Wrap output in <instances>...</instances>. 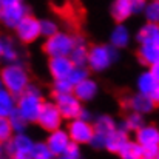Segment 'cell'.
I'll use <instances>...</instances> for the list:
<instances>
[{"instance_id":"6da1fadb","label":"cell","mask_w":159,"mask_h":159,"mask_svg":"<svg viewBox=\"0 0 159 159\" xmlns=\"http://www.w3.org/2000/svg\"><path fill=\"white\" fill-rule=\"evenodd\" d=\"M139 57L142 62L152 65L159 60V25L147 23L138 33Z\"/></svg>"},{"instance_id":"7a4b0ae2","label":"cell","mask_w":159,"mask_h":159,"mask_svg":"<svg viewBox=\"0 0 159 159\" xmlns=\"http://www.w3.org/2000/svg\"><path fill=\"white\" fill-rule=\"evenodd\" d=\"M0 79L3 82V87L14 96H20L30 87V77H28L26 70L23 68V65L16 63V62L8 63L2 70Z\"/></svg>"},{"instance_id":"3957f363","label":"cell","mask_w":159,"mask_h":159,"mask_svg":"<svg viewBox=\"0 0 159 159\" xmlns=\"http://www.w3.org/2000/svg\"><path fill=\"white\" fill-rule=\"evenodd\" d=\"M42 96L39 93V90L36 87H28L17 99V111L20 113V116L26 120V122H34L39 119L40 110L43 107Z\"/></svg>"},{"instance_id":"277c9868","label":"cell","mask_w":159,"mask_h":159,"mask_svg":"<svg viewBox=\"0 0 159 159\" xmlns=\"http://www.w3.org/2000/svg\"><path fill=\"white\" fill-rule=\"evenodd\" d=\"M28 16L23 0H0V22L8 28H16Z\"/></svg>"},{"instance_id":"5b68a950","label":"cell","mask_w":159,"mask_h":159,"mask_svg":"<svg viewBox=\"0 0 159 159\" xmlns=\"http://www.w3.org/2000/svg\"><path fill=\"white\" fill-rule=\"evenodd\" d=\"M117 59L116 48L113 45H96L88 51V65L94 71H104Z\"/></svg>"},{"instance_id":"8992f818","label":"cell","mask_w":159,"mask_h":159,"mask_svg":"<svg viewBox=\"0 0 159 159\" xmlns=\"http://www.w3.org/2000/svg\"><path fill=\"white\" fill-rule=\"evenodd\" d=\"M136 141L144 148V156H156L159 153V128L153 125H144L136 133Z\"/></svg>"},{"instance_id":"52a82bcc","label":"cell","mask_w":159,"mask_h":159,"mask_svg":"<svg viewBox=\"0 0 159 159\" xmlns=\"http://www.w3.org/2000/svg\"><path fill=\"white\" fill-rule=\"evenodd\" d=\"M74 47V39L65 33H57L51 37H48L45 43V51L51 57H60V56H70Z\"/></svg>"},{"instance_id":"ba28073f","label":"cell","mask_w":159,"mask_h":159,"mask_svg":"<svg viewBox=\"0 0 159 159\" xmlns=\"http://www.w3.org/2000/svg\"><path fill=\"white\" fill-rule=\"evenodd\" d=\"M68 134L74 144H90L94 134V127L84 119H73L68 125Z\"/></svg>"},{"instance_id":"9c48e42d","label":"cell","mask_w":159,"mask_h":159,"mask_svg":"<svg viewBox=\"0 0 159 159\" xmlns=\"http://www.w3.org/2000/svg\"><path fill=\"white\" fill-rule=\"evenodd\" d=\"M116 124L110 116H101L96 119L94 122V134L90 144H93V147L96 148H104L107 144V138L116 130Z\"/></svg>"},{"instance_id":"30bf717a","label":"cell","mask_w":159,"mask_h":159,"mask_svg":"<svg viewBox=\"0 0 159 159\" xmlns=\"http://www.w3.org/2000/svg\"><path fill=\"white\" fill-rule=\"evenodd\" d=\"M16 33L22 42H25V43L34 42L42 34L40 33V22L37 19H34L33 16H25L19 22V25L16 26Z\"/></svg>"},{"instance_id":"8fae6325","label":"cell","mask_w":159,"mask_h":159,"mask_svg":"<svg viewBox=\"0 0 159 159\" xmlns=\"http://www.w3.org/2000/svg\"><path fill=\"white\" fill-rule=\"evenodd\" d=\"M56 105L60 110V114L62 117L65 119H77L82 113V105H80V101L74 96V93L71 94H60V96H56Z\"/></svg>"},{"instance_id":"7c38bea8","label":"cell","mask_w":159,"mask_h":159,"mask_svg":"<svg viewBox=\"0 0 159 159\" xmlns=\"http://www.w3.org/2000/svg\"><path fill=\"white\" fill-rule=\"evenodd\" d=\"M37 122H39L45 130H48L50 133L54 131V130H59L60 122H62L60 110H59L57 105L53 104V102H45L43 107H42V110H40V114H39Z\"/></svg>"},{"instance_id":"4fadbf2b","label":"cell","mask_w":159,"mask_h":159,"mask_svg":"<svg viewBox=\"0 0 159 159\" xmlns=\"http://www.w3.org/2000/svg\"><path fill=\"white\" fill-rule=\"evenodd\" d=\"M12 145V159H33L34 142L25 133H19L11 139Z\"/></svg>"},{"instance_id":"5bb4252c","label":"cell","mask_w":159,"mask_h":159,"mask_svg":"<svg viewBox=\"0 0 159 159\" xmlns=\"http://www.w3.org/2000/svg\"><path fill=\"white\" fill-rule=\"evenodd\" d=\"M74 68L73 60L68 56H60V57H51L50 60V73L56 80L68 79L71 71Z\"/></svg>"},{"instance_id":"9a60e30c","label":"cell","mask_w":159,"mask_h":159,"mask_svg":"<svg viewBox=\"0 0 159 159\" xmlns=\"http://www.w3.org/2000/svg\"><path fill=\"white\" fill-rule=\"evenodd\" d=\"M71 144H73V141H71L68 131H63V130H54L50 133V136L47 139V145L54 156H59L60 153H63Z\"/></svg>"},{"instance_id":"2e32d148","label":"cell","mask_w":159,"mask_h":159,"mask_svg":"<svg viewBox=\"0 0 159 159\" xmlns=\"http://www.w3.org/2000/svg\"><path fill=\"white\" fill-rule=\"evenodd\" d=\"M155 105L156 104L152 101V98L148 94H142V93H138V94L125 99V107H128L130 110H133L134 113H139V114L150 113L155 108Z\"/></svg>"},{"instance_id":"e0dca14e","label":"cell","mask_w":159,"mask_h":159,"mask_svg":"<svg viewBox=\"0 0 159 159\" xmlns=\"http://www.w3.org/2000/svg\"><path fill=\"white\" fill-rule=\"evenodd\" d=\"M73 93H74V96L79 101H91L96 96V93H98V85H96L94 80L87 77L85 80H82L77 85H74Z\"/></svg>"},{"instance_id":"ac0fdd59","label":"cell","mask_w":159,"mask_h":159,"mask_svg":"<svg viewBox=\"0 0 159 159\" xmlns=\"http://www.w3.org/2000/svg\"><path fill=\"white\" fill-rule=\"evenodd\" d=\"M128 142V138H127V131L120 127V128H116L108 138H107V144L105 148L113 152V153H119L120 148Z\"/></svg>"},{"instance_id":"d6986e66","label":"cell","mask_w":159,"mask_h":159,"mask_svg":"<svg viewBox=\"0 0 159 159\" xmlns=\"http://www.w3.org/2000/svg\"><path fill=\"white\" fill-rule=\"evenodd\" d=\"M17 108V102L12 93L6 88L0 90V117H9Z\"/></svg>"},{"instance_id":"ffe728a7","label":"cell","mask_w":159,"mask_h":159,"mask_svg":"<svg viewBox=\"0 0 159 159\" xmlns=\"http://www.w3.org/2000/svg\"><path fill=\"white\" fill-rule=\"evenodd\" d=\"M68 57L73 60L74 65H79V66H84V63L88 62V50L84 39H79V37L74 39V47Z\"/></svg>"},{"instance_id":"44dd1931","label":"cell","mask_w":159,"mask_h":159,"mask_svg":"<svg viewBox=\"0 0 159 159\" xmlns=\"http://www.w3.org/2000/svg\"><path fill=\"white\" fill-rule=\"evenodd\" d=\"M119 155H120L122 159H142L144 155H145V152H144V148L141 147V144H139L138 141H136V142L128 141V142L120 148Z\"/></svg>"},{"instance_id":"7402d4cb","label":"cell","mask_w":159,"mask_h":159,"mask_svg":"<svg viewBox=\"0 0 159 159\" xmlns=\"http://www.w3.org/2000/svg\"><path fill=\"white\" fill-rule=\"evenodd\" d=\"M131 5H130V0H116L111 6V14L113 17L117 20V22H124L125 19L130 17L131 14Z\"/></svg>"},{"instance_id":"603a6c76","label":"cell","mask_w":159,"mask_h":159,"mask_svg":"<svg viewBox=\"0 0 159 159\" xmlns=\"http://www.w3.org/2000/svg\"><path fill=\"white\" fill-rule=\"evenodd\" d=\"M110 40H111V45L114 48H124L127 47L128 40H130V34H128V30L122 25L116 26L110 36Z\"/></svg>"},{"instance_id":"cb8c5ba5","label":"cell","mask_w":159,"mask_h":159,"mask_svg":"<svg viewBox=\"0 0 159 159\" xmlns=\"http://www.w3.org/2000/svg\"><path fill=\"white\" fill-rule=\"evenodd\" d=\"M156 84H158L156 77L148 71V73H144V74L139 76V79H138V90H139V93L150 96V93L153 91V88L156 87Z\"/></svg>"},{"instance_id":"d4e9b609","label":"cell","mask_w":159,"mask_h":159,"mask_svg":"<svg viewBox=\"0 0 159 159\" xmlns=\"http://www.w3.org/2000/svg\"><path fill=\"white\" fill-rule=\"evenodd\" d=\"M144 127V117H142V114H139V113H131V114H128L127 116V119L124 120V124H122V128L125 130V131H131V130H134V131H138V130H141Z\"/></svg>"},{"instance_id":"484cf974","label":"cell","mask_w":159,"mask_h":159,"mask_svg":"<svg viewBox=\"0 0 159 159\" xmlns=\"http://www.w3.org/2000/svg\"><path fill=\"white\" fill-rule=\"evenodd\" d=\"M145 17L148 23H159V0H152L145 6Z\"/></svg>"},{"instance_id":"4316f807","label":"cell","mask_w":159,"mask_h":159,"mask_svg":"<svg viewBox=\"0 0 159 159\" xmlns=\"http://www.w3.org/2000/svg\"><path fill=\"white\" fill-rule=\"evenodd\" d=\"M17 50L14 47V43L8 39H3V53H2V59H5L9 63H14L17 59Z\"/></svg>"},{"instance_id":"83f0119b","label":"cell","mask_w":159,"mask_h":159,"mask_svg":"<svg viewBox=\"0 0 159 159\" xmlns=\"http://www.w3.org/2000/svg\"><path fill=\"white\" fill-rule=\"evenodd\" d=\"M8 119H9V122H11L12 131H16L17 134L25 131V127H26V124H28V122H26V120L20 116V113H19L17 110H16V111H14V113H12V114H11Z\"/></svg>"},{"instance_id":"f1b7e54d","label":"cell","mask_w":159,"mask_h":159,"mask_svg":"<svg viewBox=\"0 0 159 159\" xmlns=\"http://www.w3.org/2000/svg\"><path fill=\"white\" fill-rule=\"evenodd\" d=\"M54 155L51 150L48 148L47 142H37L34 145V152H33V159H53Z\"/></svg>"},{"instance_id":"f546056e","label":"cell","mask_w":159,"mask_h":159,"mask_svg":"<svg viewBox=\"0 0 159 159\" xmlns=\"http://www.w3.org/2000/svg\"><path fill=\"white\" fill-rule=\"evenodd\" d=\"M12 127L8 117H0V142H8L12 138Z\"/></svg>"},{"instance_id":"4dcf8cb0","label":"cell","mask_w":159,"mask_h":159,"mask_svg":"<svg viewBox=\"0 0 159 159\" xmlns=\"http://www.w3.org/2000/svg\"><path fill=\"white\" fill-rule=\"evenodd\" d=\"M73 90H74V85H73L68 79H62V80H56V82H54V93H56V96L71 94Z\"/></svg>"},{"instance_id":"1f68e13d","label":"cell","mask_w":159,"mask_h":159,"mask_svg":"<svg viewBox=\"0 0 159 159\" xmlns=\"http://www.w3.org/2000/svg\"><path fill=\"white\" fill-rule=\"evenodd\" d=\"M87 77H88V74H87V70H85L84 66L74 65V68H73V71H71V74H70L68 80H70V82H71L73 85H77L79 82L85 80Z\"/></svg>"},{"instance_id":"d6a6232c","label":"cell","mask_w":159,"mask_h":159,"mask_svg":"<svg viewBox=\"0 0 159 159\" xmlns=\"http://www.w3.org/2000/svg\"><path fill=\"white\" fill-rule=\"evenodd\" d=\"M40 33H42L43 36H47V37H51V36H54V34H57L59 31H57V25H56V22L50 20V19L42 20V22H40Z\"/></svg>"},{"instance_id":"836d02e7","label":"cell","mask_w":159,"mask_h":159,"mask_svg":"<svg viewBox=\"0 0 159 159\" xmlns=\"http://www.w3.org/2000/svg\"><path fill=\"white\" fill-rule=\"evenodd\" d=\"M57 159H80V150L77 147V144H71L63 153H60Z\"/></svg>"},{"instance_id":"e575fe53","label":"cell","mask_w":159,"mask_h":159,"mask_svg":"<svg viewBox=\"0 0 159 159\" xmlns=\"http://www.w3.org/2000/svg\"><path fill=\"white\" fill-rule=\"evenodd\" d=\"M0 159H12V145H11V141L0 142Z\"/></svg>"},{"instance_id":"d590c367","label":"cell","mask_w":159,"mask_h":159,"mask_svg":"<svg viewBox=\"0 0 159 159\" xmlns=\"http://www.w3.org/2000/svg\"><path fill=\"white\" fill-rule=\"evenodd\" d=\"M130 5H131V11L133 12H141V11H145V0H130Z\"/></svg>"},{"instance_id":"8d00e7d4","label":"cell","mask_w":159,"mask_h":159,"mask_svg":"<svg viewBox=\"0 0 159 159\" xmlns=\"http://www.w3.org/2000/svg\"><path fill=\"white\" fill-rule=\"evenodd\" d=\"M150 98H152V101L155 104H159V80H158V84H156V87L153 88V91L150 93Z\"/></svg>"},{"instance_id":"74e56055","label":"cell","mask_w":159,"mask_h":159,"mask_svg":"<svg viewBox=\"0 0 159 159\" xmlns=\"http://www.w3.org/2000/svg\"><path fill=\"white\" fill-rule=\"evenodd\" d=\"M150 66H152V68H150V73L156 77V80H159V60L155 62V63H152Z\"/></svg>"},{"instance_id":"f35d334b","label":"cell","mask_w":159,"mask_h":159,"mask_svg":"<svg viewBox=\"0 0 159 159\" xmlns=\"http://www.w3.org/2000/svg\"><path fill=\"white\" fill-rule=\"evenodd\" d=\"M88 117H90V113H88V111H85V110H82V113H80V116H79V119H84V120H88Z\"/></svg>"},{"instance_id":"ab89813d","label":"cell","mask_w":159,"mask_h":159,"mask_svg":"<svg viewBox=\"0 0 159 159\" xmlns=\"http://www.w3.org/2000/svg\"><path fill=\"white\" fill-rule=\"evenodd\" d=\"M2 53H3V39H0V57H2Z\"/></svg>"},{"instance_id":"60d3db41","label":"cell","mask_w":159,"mask_h":159,"mask_svg":"<svg viewBox=\"0 0 159 159\" xmlns=\"http://www.w3.org/2000/svg\"><path fill=\"white\" fill-rule=\"evenodd\" d=\"M142 159H155V156H144Z\"/></svg>"},{"instance_id":"b9f144b4","label":"cell","mask_w":159,"mask_h":159,"mask_svg":"<svg viewBox=\"0 0 159 159\" xmlns=\"http://www.w3.org/2000/svg\"><path fill=\"white\" fill-rule=\"evenodd\" d=\"M2 88H5V87H3V82H2V79H0V90H2Z\"/></svg>"},{"instance_id":"7bdbcfd3","label":"cell","mask_w":159,"mask_h":159,"mask_svg":"<svg viewBox=\"0 0 159 159\" xmlns=\"http://www.w3.org/2000/svg\"><path fill=\"white\" fill-rule=\"evenodd\" d=\"M155 159H159V153H158V155H156V156H155Z\"/></svg>"}]
</instances>
